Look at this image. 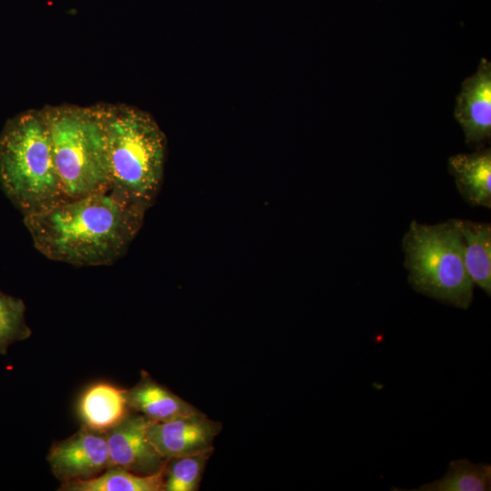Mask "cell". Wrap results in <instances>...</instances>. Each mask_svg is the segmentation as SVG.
<instances>
[{
  "label": "cell",
  "mask_w": 491,
  "mask_h": 491,
  "mask_svg": "<svg viewBox=\"0 0 491 491\" xmlns=\"http://www.w3.org/2000/svg\"><path fill=\"white\" fill-rule=\"evenodd\" d=\"M146 211L106 192L25 215L24 224L34 246L48 259L75 266H110L127 252Z\"/></svg>",
  "instance_id": "cell-1"
},
{
  "label": "cell",
  "mask_w": 491,
  "mask_h": 491,
  "mask_svg": "<svg viewBox=\"0 0 491 491\" xmlns=\"http://www.w3.org/2000/svg\"><path fill=\"white\" fill-rule=\"evenodd\" d=\"M0 186L23 216L67 201L43 109L8 119L0 133Z\"/></svg>",
  "instance_id": "cell-2"
},
{
  "label": "cell",
  "mask_w": 491,
  "mask_h": 491,
  "mask_svg": "<svg viewBox=\"0 0 491 491\" xmlns=\"http://www.w3.org/2000/svg\"><path fill=\"white\" fill-rule=\"evenodd\" d=\"M111 165L110 191L147 210L164 177L166 136L147 112L125 104H102Z\"/></svg>",
  "instance_id": "cell-3"
},
{
  "label": "cell",
  "mask_w": 491,
  "mask_h": 491,
  "mask_svg": "<svg viewBox=\"0 0 491 491\" xmlns=\"http://www.w3.org/2000/svg\"><path fill=\"white\" fill-rule=\"evenodd\" d=\"M42 109L66 199L109 192L111 165L102 104Z\"/></svg>",
  "instance_id": "cell-4"
},
{
  "label": "cell",
  "mask_w": 491,
  "mask_h": 491,
  "mask_svg": "<svg viewBox=\"0 0 491 491\" xmlns=\"http://www.w3.org/2000/svg\"><path fill=\"white\" fill-rule=\"evenodd\" d=\"M402 246L415 290L463 309L470 306L474 284L464 265L457 219L436 225L413 221Z\"/></svg>",
  "instance_id": "cell-5"
},
{
  "label": "cell",
  "mask_w": 491,
  "mask_h": 491,
  "mask_svg": "<svg viewBox=\"0 0 491 491\" xmlns=\"http://www.w3.org/2000/svg\"><path fill=\"white\" fill-rule=\"evenodd\" d=\"M47 462L62 483L98 476L110 467L106 432L82 427L52 445Z\"/></svg>",
  "instance_id": "cell-6"
},
{
  "label": "cell",
  "mask_w": 491,
  "mask_h": 491,
  "mask_svg": "<svg viewBox=\"0 0 491 491\" xmlns=\"http://www.w3.org/2000/svg\"><path fill=\"white\" fill-rule=\"evenodd\" d=\"M150 421L130 411L106 432L110 467L118 466L140 475L155 474L165 468L167 459L160 455L148 436Z\"/></svg>",
  "instance_id": "cell-7"
},
{
  "label": "cell",
  "mask_w": 491,
  "mask_h": 491,
  "mask_svg": "<svg viewBox=\"0 0 491 491\" xmlns=\"http://www.w3.org/2000/svg\"><path fill=\"white\" fill-rule=\"evenodd\" d=\"M222 428L219 422L198 412L167 421H150L148 436L165 459L213 451V442Z\"/></svg>",
  "instance_id": "cell-8"
},
{
  "label": "cell",
  "mask_w": 491,
  "mask_h": 491,
  "mask_svg": "<svg viewBox=\"0 0 491 491\" xmlns=\"http://www.w3.org/2000/svg\"><path fill=\"white\" fill-rule=\"evenodd\" d=\"M454 115L461 125L466 143L480 146L491 137V63L486 58L466 78L456 99Z\"/></svg>",
  "instance_id": "cell-9"
},
{
  "label": "cell",
  "mask_w": 491,
  "mask_h": 491,
  "mask_svg": "<svg viewBox=\"0 0 491 491\" xmlns=\"http://www.w3.org/2000/svg\"><path fill=\"white\" fill-rule=\"evenodd\" d=\"M130 411L125 389L107 382L89 386L77 403V415L82 426L102 432L118 425Z\"/></svg>",
  "instance_id": "cell-10"
},
{
  "label": "cell",
  "mask_w": 491,
  "mask_h": 491,
  "mask_svg": "<svg viewBox=\"0 0 491 491\" xmlns=\"http://www.w3.org/2000/svg\"><path fill=\"white\" fill-rule=\"evenodd\" d=\"M125 396L131 411L137 412L155 422L167 421L200 412L165 386L152 379L145 371L141 372V378L135 386L125 389Z\"/></svg>",
  "instance_id": "cell-11"
},
{
  "label": "cell",
  "mask_w": 491,
  "mask_h": 491,
  "mask_svg": "<svg viewBox=\"0 0 491 491\" xmlns=\"http://www.w3.org/2000/svg\"><path fill=\"white\" fill-rule=\"evenodd\" d=\"M448 170L457 190L472 205L491 207V150L478 149L448 159Z\"/></svg>",
  "instance_id": "cell-12"
},
{
  "label": "cell",
  "mask_w": 491,
  "mask_h": 491,
  "mask_svg": "<svg viewBox=\"0 0 491 491\" xmlns=\"http://www.w3.org/2000/svg\"><path fill=\"white\" fill-rule=\"evenodd\" d=\"M463 238V258L473 284L491 293V225L457 219Z\"/></svg>",
  "instance_id": "cell-13"
},
{
  "label": "cell",
  "mask_w": 491,
  "mask_h": 491,
  "mask_svg": "<svg viewBox=\"0 0 491 491\" xmlns=\"http://www.w3.org/2000/svg\"><path fill=\"white\" fill-rule=\"evenodd\" d=\"M63 491H163L164 469L152 475H140L111 466L94 477L64 482Z\"/></svg>",
  "instance_id": "cell-14"
},
{
  "label": "cell",
  "mask_w": 491,
  "mask_h": 491,
  "mask_svg": "<svg viewBox=\"0 0 491 491\" xmlns=\"http://www.w3.org/2000/svg\"><path fill=\"white\" fill-rule=\"evenodd\" d=\"M413 491H489L491 466L473 464L467 459L450 462L446 474L440 479L425 484Z\"/></svg>",
  "instance_id": "cell-15"
},
{
  "label": "cell",
  "mask_w": 491,
  "mask_h": 491,
  "mask_svg": "<svg viewBox=\"0 0 491 491\" xmlns=\"http://www.w3.org/2000/svg\"><path fill=\"white\" fill-rule=\"evenodd\" d=\"M211 453L167 459L164 468L163 491H196Z\"/></svg>",
  "instance_id": "cell-16"
},
{
  "label": "cell",
  "mask_w": 491,
  "mask_h": 491,
  "mask_svg": "<svg viewBox=\"0 0 491 491\" xmlns=\"http://www.w3.org/2000/svg\"><path fill=\"white\" fill-rule=\"evenodd\" d=\"M31 334L24 301L0 290V355H5L13 343L25 340Z\"/></svg>",
  "instance_id": "cell-17"
}]
</instances>
